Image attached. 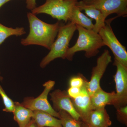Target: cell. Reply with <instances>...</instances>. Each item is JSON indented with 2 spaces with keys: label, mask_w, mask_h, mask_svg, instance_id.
Instances as JSON below:
<instances>
[{
  "label": "cell",
  "mask_w": 127,
  "mask_h": 127,
  "mask_svg": "<svg viewBox=\"0 0 127 127\" xmlns=\"http://www.w3.org/2000/svg\"><path fill=\"white\" fill-rule=\"evenodd\" d=\"M30 25V32L26 38L21 40L23 46L37 45L50 50L61 23L59 22L53 24L46 23L32 12L27 13Z\"/></svg>",
  "instance_id": "6da1fadb"
},
{
  "label": "cell",
  "mask_w": 127,
  "mask_h": 127,
  "mask_svg": "<svg viewBox=\"0 0 127 127\" xmlns=\"http://www.w3.org/2000/svg\"><path fill=\"white\" fill-rule=\"evenodd\" d=\"M76 25L78 32V37L75 45L68 48L66 59L72 61L75 53L79 51L85 52V57L87 58L96 56L100 48L104 46L98 33Z\"/></svg>",
  "instance_id": "7a4b0ae2"
},
{
  "label": "cell",
  "mask_w": 127,
  "mask_h": 127,
  "mask_svg": "<svg viewBox=\"0 0 127 127\" xmlns=\"http://www.w3.org/2000/svg\"><path fill=\"white\" fill-rule=\"evenodd\" d=\"M77 30L76 25L69 22L66 25H61L57 36L48 53L42 59L40 66L44 68L51 62L58 58L66 59L69 43Z\"/></svg>",
  "instance_id": "3957f363"
},
{
  "label": "cell",
  "mask_w": 127,
  "mask_h": 127,
  "mask_svg": "<svg viewBox=\"0 0 127 127\" xmlns=\"http://www.w3.org/2000/svg\"><path fill=\"white\" fill-rule=\"evenodd\" d=\"M78 0H45L43 4L31 10L36 15L45 14L59 21H69L72 9Z\"/></svg>",
  "instance_id": "277c9868"
},
{
  "label": "cell",
  "mask_w": 127,
  "mask_h": 127,
  "mask_svg": "<svg viewBox=\"0 0 127 127\" xmlns=\"http://www.w3.org/2000/svg\"><path fill=\"white\" fill-rule=\"evenodd\" d=\"M117 16L106 20L105 25L100 29L98 34L104 46L110 48L114 56V59L117 60L127 67V52L126 48L118 40L111 26V23Z\"/></svg>",
  "instance_id": "5b68a950"
},
{
  "label": "cell",
  "mask_w": 127,
  "mask_h": 127,
  "mask_svg": "<svg viewBox=\"0 0 127 127\" xmlns=\"http://www.w3.org/2000/svg\"><path fill=\"white\" fill-rule=\"evenodd\" d=\"M55 84V81L52 80L46 82L43 85L44 88L40 95L35 98L27 97L24 98L23 102L21 104L32 111H43L59 119L58 112L54 110L48 100V94L54 87Z\"/></svg>",
  "instance_id": "8992f818"
},
{
  "label": "cell",
  "mask_w": 127,
  "mask_h": 127,
  "mask_svg": "<svg viewBox=\"0 0 127 127\" xmlns=\"http://www.w3.org/2000/svg\"><path fill=\"white\" fill-rule=\"evenodd\" d=\"M112 61V57L108 50H104L101 55L98 58L96 65L92 70L91 80L87 83V90L91 96L101 88V79Z\"/></svg>",
  "instance_id": "52a82bcc"
},
{
  "label": "cell",
  "mask_w": 127,
  "mask_h": 127,
  "mask_svg": "<svg viewBox=\"0 0 127 127\" xmlns=\"http://www.w3.org/2000/svg\"><path fill=\"white\" fill-rule=\"evenodd\" d=\"M87 4L92 5L102 13L106 18L111 14L125 17L127 15V0H82Z\"/></svg>",
  "instance_id": "ba28073f"
},
{
  "label": "cell",
  "mask_w": 127,
  "mask_h": 127,
  "mask_svg": "<svg viewBox=\"0 0 127 127\" xmlns=\"http://www.w3.org/2000/svg\"><path fill=\"white\" fill-rule=\"evenodd\" d=\"M113 65L116 66L117 71L114 76L116 83V100L115 108L127 106V67L114 59Z\"/></svg>",
  "instance_id": "9c48e42d"
},
{
  "label": "cell",
  "mask_w": 127,
  "mask_h": 127,
  "mask_svg": "<svg viewBox=\"0 0 127 127\" xmlns=\"http://www.w3.org/2000/svg\"><path fill=\"white\" fill-rule=\"evenodd\" d=\"M53 108L57 112L66 111L76 120L80 121L81 118L73 105L71 100L67 91L56 89L50 94Z\"/></svg>",
  "instance_id": "30bf717a"
},
{
  "label": "cell",
  "mask_w": 127,
  "mask_h": 127,
  "mask_svg": "<svg viewBox=\"0 0 127 127\" xmlns=\"http://www.w3.org/2000/svg\"><path fill=\"white\" fill-rule=\"evenodd\" d=\"M87 82L85 79L84 84L81 87V95L75 98H71L74 108L80 116L81 121L83 122H86L89 114L92 110L91 96L87 90Z\"/></svg>",
  "instance_id": "8fae6325"
},
{
  "label": "cell",
  "mask_w": 127,
  "mask_h": 127,
  "mask_svg": "<svg viewBox=\"0 0 127 127\" xmlns=\"http://www.w3.org/2000/svg\"><path fill=\"white\" fill-rule=\"evenodd\" d=\"M76 6L79 10L84 11L85 14L89 18L95 21L94 31L98 33L100 29L105 25L106 18L99 10L92 5L85 4L82 0L77 2Z\"/></svg>",
  "instance_id": "7c38bea8"
},
{
  "label": "cell",
  "mask_w": 127,
  "mask_h": 127,
  "mask_svg": "<svg viewBox=\"0 0 127 127\" xmlns=\"http://www.w3.org/2000/svg\"><path fill=\"white\" fill-rule=\"evenodd\" d=\"M92 110L104 108L107 105L114 106L116 103V95L114 92L108 93L100 88L91 96Z\"/></svg>",
  "instance_id": "4fadbf2b"
},
{
  "label": "cell",
  "mask_w": 127,
  "mask_h": 127,
  "mask_svg": "<svg viewBox=\"0 0 127 127\" xmlns=\"http://www.w3.org/2000/svg\"><path fill=\"white\" fill-rule=\"evenodd\" d=\"M84 123L93 127H109L112 124L105 108L91 110Z\"/></svg>",
  "instance_id": "5bb4252c"
},
{
  "label": "cell",
  "mask_w": 127,
  "mask_h": 127,
  "mask_svg": "<svg viewBox=\"0 0 127 127\" xmlns=\"http://www.w3.org/2000/svg\"><path fill=\"white\" fill-rule=\"evenodd\" d=\"M32 119L38 127H63L61 120L50 114L42 111H33Z\"/></svg>",
  "instance_id": "9a60e30c"
},
{
  "label": "cell",
  "mask_w": 127,
  "mask_h": 127,
  "mask_svg": "<svg viewBox=\"0 0 127 127\" xmlns=\"http://www.w3.org/2000/svg\"><path fill=\"white\" fill-rule=\"evenodd\" d=\"M15 108L13 113L14 119L19 127H25L32 119L34 112L22 106L21 103L15 102Z\"/></svg>",
  "instance_id": "2e32d148"
},
{
  "label": "cell",
  "mask_w": 127,
  "mask_h": 127,
  "mask_svg": "<svg viewBox=\"0 0 127 127\" xmlns=\"http://www.w3.org/2000/svg\"><path fill=\"white\" fill-rule=\"evenodd\" d=\"M92 21L93 20L83 13L76 5L72 9L69 21L87 30H93L94 25Z\"/></svg>",
  "instance_id": "e0dca14e"
},
{
  "label": "cell",
  "mask_w": 127,
  "mask_h": 127,
  "mask_svg": "<svg viewBox=\"0 0 127 127\" xmlns=\"http://www.w3.org/2000/svg\"><path fill=\"white\" fill-rule=\"evenodd\" d=\"M26 32L23 27L15 28L8 27L0 23V45L9 37L12 35L20 36L25 34Z\"/></svg>",
  "instance_id": "ac0fdd59"
},
{
  "label": "cell",
  "mask_w": 127,
  "mask_h": 127,
  "mask_svg": "<svg viewBox=\"0 0 127 127\" xmlns=\"http://www.w3.org/2000/svg\"><path fill=\"white\" fill-rule=\"evenodd\" d=\"M58 112L63 127H81V121L76 120L69 113L63 110L59 111Z\"/></svg>",
  "instance_id": "d6986e66"
},
{
  "label": "cell",
  "mask_w": 127,
  "mask_h": 127,
  "mask_svg": "<svg viewBox=\"0 0 127 127\" xmlns=\"http://www.w3.org/2000/svg\"><path fill=\"white\" fill-rule=\"evenodd\" d=\"M0 95L2 97L5 108L3 111L6 112L13 113L15 108V102L11 100L5 92L0 85Z\"/></svg>",
  "instance_id": "ffe728a7"
},
{
  "label": "cell",
  "mask_w": 127,
  "mask_h": 127,
  "mask_svg": "<svg viewBox=\"0 0 127 127\" xmlns=\"http://www.w3.org/2000/svg\"><path fill=\"white\" fill-rule=\"evenodd\" d=\"M117 116L118 120L123 124L127 125V106L117 108Z\"/></svg>",
  "instance_id": "44dd1931"
},
{
  "label": "cell",
  "mask_w": 127,
  "mask_h": 127,
  "mask_svg": "<svg viewBox=\"0 0 127 127\" xmlns=\"http://www.w3.org/2000/svg\"><path fill=\"white\" fill-rule=\"evenodd\" d=\"M85 79V78L81 74L72 77L69 81L70 87H81L84 84Z\"/></svg>",
  "instance_id": "7402d4cb"
},
{
  "label": "cell",
  "mask_w": 127,
  "mask_h": 127,
  "mask_svg": "<svg viewBox=\"0 0 127 127\" xmlns=\"http://www.w3.org/2000/svg\"><path fill=\"white\" fill-rule=\"evenodd\" d=\"M81 87H70L67 91L68 96L72 98H74L77 97L81 94Z\"/></svg>",
  "instance_id": "603a6c76"
},
{
  "label": "cell",
  "mask_w": 127,
  "mask_h": 127,
  "mask_svg": "<svg viewBox=\"0 0 127 127\" xmlns=\"http://www.w3.org/2000/svg\"><path fill=\"white\" fill-rule=\"evenodd\" d=\"M26 3L27 8L31 10L36 7V0H28Z\"/></svg>",
  "instance_id": "cb8c5ba5"
},
{
  "label": "cell",
  "mask_w": 127,
  "mask_h": 127,
  "mask_svg": "<svg viewBox=\"0 0 127 127\" xmlns=\"http://www.w3.org/2000/svg\"><path fill=\"white\" fill-rule=\"evenodd\" d=\"M25 127H38L35 121L33 119H32L29 123Z\"/></svg>",
  "instance_id": "d4e9b609"
},
{
  "label": "cell",
  "mask_w": 127,
  "mask_h": 127,
  "mask_svg": "<svg viewBox=\"0 0 127 127\" xmlns=\"http://www.w3.org/2000/svg\"><path fill=\"white\" fill-rule=\"evenodd\" d=\"M11 0H0V7L3 5Z\"/></svg>",
  "instance_id": "484cf974"
},
{
  "label": "cell",
  "mask_w": 127,
  "mask_h": 127,
  "mask_svg": "<svg viewBox=\"0 0 127 127\" xmlns=\"http://www.w3.org/2000/svg\"><path fill=\"white\" fill-rule=\"evenodd\" d=\"M81 127H93L89 126V125L83 122L82 121H81Z\"/></svg>",
  "instance_id": "4316f807"
},
{
  "label": "cell",
  "mask_w": 127,
  "mask_h": 127,
  "mask_svg": "<svg viewBox=\"0 0 127 127\" xmlns=\"http://www.w3.org/2000/svg\"><path fill=\"white\" fill-rule=\"evenodd\" d=\"M26 0L27 1V0Z\"/></svg>",
  "instance_id": "83f0119b"
}]
</instances>
